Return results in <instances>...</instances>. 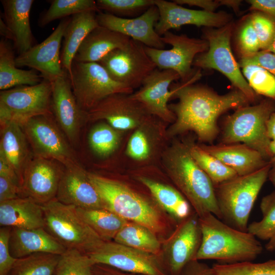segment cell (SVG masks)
<instances>
[{
	"label": "cell",
	"mask_w": 275,
	"mask_h": 275,
	"mask_svg": "<svg viewBox=\"0 0 275 275\" xmlns=\"http://www.w3.org/2000/svg\"><path fill=\"white\" fill-rule=\"evenodd\" d=\"M98 9L117 16H129L146 11L155 0H97Z\"/></svg>",
	"instance_id": "cell-44"
},
{
	"label": "cell",
	"mask_w": 275,
	"mask_h": 275,
	"mask_svg": "<svg viewBox=\"0 0 275 275\" xmlns=\"http://www.w3.org/2000/svg\"><path fill=\"white\" fill-rule=\"evenodd\" d=\"M241 68L243 75L256 94L275 100L274 76L255 65H247Z\"/></svg>",
	"instance_id": "cell-42"
},
{
	"label": "cell",
	"mask_w": 275,
	"mask_h": 275,
	"mask_svg": "<svg viewBox=\"0 0 275 275\" xmlns=\"http://www.w3.org/2000/svg\"><path fill=\"white\" fill-rule=\"evenodd\" d=\"M104 208L128 222L145 226L161 241L169 236L178 222L164 212L151 195H144L118 179L89 173Z\"/></svg>",
	"instance_id": "cell-2"
},
{
	"label": "cell",
	"mask_w": 275,
	"mask_h": 275,
	"mask_svg": "<svg viewBox=\"0 0 275 275\" xmlns=\"http://www.w3.org/2000/svg\"><path fill=\"white\" fill-rule=\"evenodd\" d=\"M134 179L147 188L159 206L178 223L194 211L175 186L143 175H135Z\"/></svg>",
	"instance_id": "cell-29"
},
{
	"label": "cell",
	"mask_w": 275,
	"mask_h": 275,
	"mask_svg": "<svg viewBox=\"0 0 275 275\" xmlns=\"http://www.w3.org/2000/svg\"><path fill=\"white\" fill-rule=\"evenodd\" d=\"M87 254L95 264L107 265L123 271L143 275H170L161 254L143 252L113 240L103 241Z\"/></svg>",
	"instance_id": "cell-12"
},
{
	"label": "cell",
	"mask_w": 275,
	"mask_h": 275,
	"mask_svg": "<svg viewBox=\"0 0 275 275\" xmlns=\"http://www.w3.org/2000/svg\"><path fill=\"white\" fill-rule=\"evenodd\" d=\"M232 30L231 22L219 28L207 29L205 32V39L208 43V49L195 58L193 65L220 72L245 95L250 102L254 101L256 94L243 75L231 50L230 39Z\"/></svg>",
	"instance_id": "cell-8"
},
{
	"label": "cell",
	"mask_w": 275,
	"mask_h": 275,
	"mask_svg": "<svg viewBox=\"0 0 275 275\" xmlns=\"http://www.w3.org/2000/svg\"><path fill=\"white\" fill-rule=\"evenodd\" d=\"M52 87L46 79L34 86H21L0 93V124L13 122L21 127L31 118L52 114Z\"/></svg>",
	"instance_id": "cell-9"
},
{
	"label": "cell",
	"mask_w": 275,
	"mask_h": 275,
	"mask_svg": "<svg viewBox=\"0 0 275 275\" xmlns=\"http://www.w3.org/2000/svg\"><path fill=\"white\" fill-rule=\"evenodd\" d=\"M49 8L43 11L38 19L40 27H44L52 21L69 17L74 15L88 12H98L96 1L93 0H53Z\"/></svg>",
	"instance_id": "cell-36"
},
{
	"label": "cell",
	"mask_w": 275,
	"mask_h": 275,
	"mask_svg": "<svg viewBox=\"0 0 275 275\" xmlns=\"http://www.w3.org/2000/svg\"><path fill=\"white\" fill-rule=\"evenodd\" d=\"M161 40L172 48L158 49L145 46L147 54L157 68L173 70L183 82H187L195 74L191 68L195 58L208 49L207 41L190 38L186 35H176L170 31L161 36Z\"/></svg>",
	"instance_id": "cell-14"
},
{
	"label": "cell",
	"mask_w": 275,
	"mask_h": 275,
	"mask_svg": "<svg viewBox=\"0 0 275 275\" xmlns=\"http://www.w3.org/2000/svg\"><path fill=\"white\" fill-rule=\"evenodd\" d=\"M50 82L53 115L68 141L75 145L79 142L82 124L88 122L87 112L78 104L68 73Z\"/></svg>",
	"instance_id": "cell-19"
},
{
	"label": "cell",
	"mask_w": 275,
	"mask_h": 275,
	"mask_svg": "<svg viewBox=\"0 0 275 275\" xmlns=\"http://www.w3.org/2000/svg\"><path fill=\"white\" fill-rule=\"evenodd\" d=\"M153 117L130 94H115L87 112L88 122L104 121L121 131L134 130Z\"/></svg>",
	"instance_id": "cell-17"
},
{
	"label": "cell",
	"mask_w": 275,
	"mask_h": 275,
	"mask_svg": "<svg viewBox=\"0 0 275 275\" xmlns=\"http://www.w3.org/2000/svg\"><path fill=\"white\" fill-rule=\"evenodd\" d=\"M0 225L25 229L44 228L42 205L26 197L1 202Z\"/></svg>",
	"instance_id": "cell-28"
},
{
	"label": "cell",
	"mask_w": 275,
	"mask_h": 275,
	"mask_svg": "<svg viewBox=\"0 0 275 275\" xmlns=\"http://www.w3.org/2000/svg\"><path fill=\"white\" fill-rule=\"evenodd\" d=\"M270 162L272 166L269 173L268 178L272 183L275 186V161Z\"/></svg>",
	"instance_id": "cell-58"
},
{
	"label": "cell",
	"mask_w": 275,
	"mask_h": 275,
	"mask_svg": "<svg viewBox=\"0 0 275 275\" xmlns=\"http://www.w3.org/2000/svg\"><path fill=\"white\" fill-rule=\"evenodd\" d=\"M269 148L270 154L272 156V158L269 161H275V140L270 141Z\"/></svg>",
	"instance_id": "cell-60"
},
{
	"label": "cell",
	"mask_w": 275,
	"mask_h": 275,
	"mask_svg": "<svg viewBox=\"0 0 275 275\" xmlns=\"http://www.w3.org/2000/svg\"><path fill=\"white\" fill-rule=\"evenodd\" d=\"M174 3L180 5H187L190 6H196L208 12H214V10L221 6L220 0H174Z\"/></svg>",
	"instance_id": "cell-51"
},
{
	"label": "cell",
	"mask_w": 275,
	"mask_h": 275,
	"mask_svg": "<svg viewBox=\"0 0 275 275\" xmlns=\"http://www.w3.org/2000/svg\"><path fill=\"white\" fill-rule=\"evenodd\" d=\"M181 275H216L212 267L196 259L189 262Z\"/></svg>",
	"instance_id": "cell-50"
},
{
	"label": "cell",
	"mask_w": 275,
	"mask_h": 275,
	"mask_svg": "<svg viewBox=\"0 0 275 275\" xmlns=\"http://www.w3.org/2000/svg\"><path fill=\"white\" fill-rule=\"evenodd\" d=\"M65 169L60 162L33 156L26 164L20 181V197L43 205L56 198Z\"/></svg>",
	"instance_id": "cell-16"
},
{
	"label": "cell",
	"mask_w": 275,
	"mask_h": 275,
	"mask_svg": "<svg viewBox=\"0 0 275 275\" xmlns=\"http://www.w3.org/2000/svg\"><path fill=\"white\" fill-rule=\"evenodd\" d=\"M113 241L143 252L160 255L161 240L145 226L128 222Z\"/></svg>",
	"instance_id": "cell-35"
},
{
	"label": "cell",
	"mask_w": 275,
	"mask_h": 275,
	"mask_svg": "<svg viewBox=\"0 0 275 275\" xmlns=\"http://www.w3.org/2000/svg\"><path fill=\"white\" fill-rule=\"evenodd\" d=\"M56 198L77 208H105L89 173L79 163L65 167Z\"/></svg>",
	"instance_id": "cell-23"
},
{
	"label": "cell",
	"mask_w": 275,
	"mask_h": 275,
	"mask_svg": "<svg viewBox=\"0 0 275 275\" xmlns=\"http://www.w3.org/2000/svg\"><path fill=\"white\" fill-rule=\"evenodd\" d=\"M188 146L191 156L209 177L214 186L238 176L233 170L209 154L200 146L188 144Z\"/></svg>",
	"instance_id": "cell-38"
},
{
	"label": "cell",
	"mask_w": 275,
	"mask_h": 275,
	"mask_svg": "<svg viewBox=\"0 0 275 275\" xmlns=\"http://www.w3.org/2000/svg\"><path fill=\"white\" fill-rule=\"evenodd\" d=\"M266 50L275 53V36L271 45Z\"/></svg>",
	"instance_id": "cell-61"
},
{
	"label": "cell",
	"mask_w": 275,
	"mask_h": 275,
	"mask_svg": "<svg viewBox=\"0 0 275 275\" xmlns=\"http://www.w3.org/2000/svg\"><path fill=\"white\" fill-rule=\"evenodd\" d=\"M94 267L103 275H143L123 271L105 265L95 264Z\"/></svg>",
	"instance_id": "cell-54"
},
{
	"label": "cell",
	"mask_w": 275,
	"mask_h": 275,
	"mask_svg": "<svg viewBox=\"0 0 275 275\" xmlns=\"http://www.w3.org/2000/svg\"><path fill=\"white\" fill-rule=\"evenodd\" d=\"M0 34L3 37V39L11 40L13 41L12 34L5 21L2 18L0 19Z\"/></svg>",
	"instance_id": "cell-56"
},
{
	"label": "cell",
	"mask_w": 275,
	"mask_h": 275,
	"mask_svg": "<svg viewBox=\"0 0 275 275\" xmlns=\"http://www.w3.org/2000/svg\"><path fill=\"white\" fill-rule=\"evenodd\" d=\"M19 197H21L19 184L11 179L0 176V203Z\"/></svg>",
	"instance_id": "cell-49"
},
{
	"label": "cell",
	"mask_w": 275,
	"mask_h": 275,
	"mask_svg": "<svg viewBox=\"0 0 275 275\" xmlns=\"http://www.w3.org/2000/svg\"><path fill=\"white\" fill-rule=\"evenodd\" d=\"M97 12L88 11L73 15L64 35L61 51V61L63 69L71 77L74 58L88 35L99 25Z\"/></svg>",
	"instance_id": "cell-32"
},
{
	"label": "cell",
	"mask_w": 275,
	"mask_h": 275,
	"mask_svg": "<svg viewBox=\"0 0 275 275\" xmlns=\"http://www.w3.org/2000/svg\"><path fill=\"white\" fill-rule=\"evenodd\" d=\"M250 8L258 10L275 18V0H249Z\"/></svg>",
	"instance_id": "cell-52"
},
{
	"label": "cell",
	"mask_w": 275,
	"mask_h": 275,
	"mask_svg": "<svg viewBox=\"0 0 275 275\" xmlns=\"http://www.w3.org/2000/svg\"><path fill=\"white\" fill-rule=\"evenodd\" d=\"M9 249L11 255L16 259L37 253L61 255L67 249L45 228H11Z\"/></svg>",
	"instance_id": "cell-24"
},
{
	"label": "cell",
	"mask_w": 275,
	"mask_h": 275,
	"mask_svg": "<svg viewBox=\"0 0 275 275\" xmlns=\"http://www.w3.org/2000/svg\"><path fill=\"white\" fill-rule=\"evenodd\" d=\"M11 228L1 227L0 229V275H8L17 259L11 254L9 239Z\"/></svg>",
	"instance_id": "cell-47"
},
{
	"label": "cell",
	"mask_w": 275,
	"mask_h": 275,
	"mask_svg": "<svg viewBox=\"0 0 275 275\" xmlns=\"http://www.w3.org/2000/svg\"><path fill=\"white\" fill-rule=\"evenodd\" d=\"M130 39L121 33L99 25L84 39L73 61L98 62L112 50L124 46Z\"/></svg>",
	"instance_id": "cell-30"
},
{
	"label": "cell",
	"mask_w": 275,
	"mask_h": 275,
	"mask_svg": "<svg viewBox=\"0 0 275 275\" xmlns=\"http://www.w3.org/2000/svg\"><path fill=\"white\" fill-rule=\"evenodd\" d=\"M0 154L13 166L20 182L24 169L34 154L18 124L10 122L1 124Z\"/></svg>",
	"instance_id": "cell-31"
},
{
	"label": "cell",
	"mask_w": 275,
	"mask_h": 275,
	"mask_svg": "<svg viewBox=\"0 0 275 275\" xmlns=\"http://www.w3.org/2000/svg\"><path fill=\"white\" fill-rule=\"evenodd\" d=\"M275 111L272 100H264L258 104L236 109L227 119L222 141L224 144L243 143L257 150L267 160L272 158L269 151L266 124Z\"/></svg>",
	"instance_id": "cell-7"
},
{
	"label": "cell",
	"mask_w": 275,
	"mask_h": 275,
	"mask_svg": "<svg viewBox=\"0 0 275 275\" xmlns=\"http://www.w3.org/2000/svg\"><path fill=\"white\" fill-rule=\"evenodd\" d=\"M70 19L69 17L62 19L53 32L43 42L17 56L16 66L31 68L39 72L43 79L50 81L67 73L61 64L60 48Z\"/></svg>",
	"instance_id": "cell-18"
},
{
	"label": "cell",
	"mask_w": 275,
	"mask_h": 275,
	"mask_svg": "<svg viewBox=\"0 0 275 275\" xmlns=\"http://www.w3.org/2000/svg\"><path fill=\"white\" fill-rule=\"evenodd\" d=\"M201 76L197 71L193 77L172 89L173 96L179 101L169 105L175 116V120L167 129V138L187 131H193L201 142H210L216 136L218 117L232 108L248 105L249 100L238 90L218 95L210 89L192 84Z\"/></svg>",
	"instance_id": "cell-1"
},
{
	"label": "cell",
	"mask_w": 275,
	"mask_h": 275,
	"mask_svg": "<svg viewBox=\"0 0 275 275\" xmlns=\"http://www.w3.org/2000/svg\"><path fill=\"white\" fill-rule=\"evenodd\" d=\"M60 255L37 253L17 259L8 275H54Z\"/></svg>",
	"instance_id": "cell-37"
},
{
	"label": "cell",
	"mask_w": 275,
	"mask_h": 275,
	"mask_svg": "<svg viewBox=\"0 0 275 275\" xmlns=\"http://www.w3.org/2000/svg\"><path fill=\"white\" fill-rule=\"evenodd\" d=\"M241 2L237 0H220L221 5L232 8L235 11L238 10Z\"/></svg>",
	"instance_id": "cell-57"
},
{
	"label": "cell",
	"mask_w": 275,
	"mask_h": 275,
	"mask_svg": "<svg viewBox=\"0 0 275 275\" xmlns=\"http://www.w3.org/2000/svg\"><path fill=\"white\" fill-rule=\"evenodd\" d=\"M93 275H103V274L98 270H97L94 266Z\"/></svg>",
	"instance_id": "cell-62"
},
{
	"label": "cell",
	"mask_w": 275,
	"mask_h": 275,
	"mask_svg": "<svg viewBox=\"0 0 275 275\" xmlns=\"http://www.w3.org/2000/svg\"><path fill=\"white\" fill-rule=\"evenodd\" d=\"M212 267L216 275H275V259L262 263H218Z\"/></svg>",
	"instance_id": "cell-43"
},
{
	"label": "cell",
	"mask_w": 275,
	"mask_h": 275,
	"mask_svg": "<svg viewBox=\"0 0 275 275\" xmlns=\"http://www.w3.org/2000/svg\"><path fill=\"white\" fill-rule=\"evenodd\" d=\"M251 19L261 50H267L275 36V18L259 12L253 14Z\"/></svg>",
	"instance_id": "cell-45"
},
{
	"label": "cell",
	"mask_w": 275,
	"mask_h": 275,
	"mask_svg": "<svg viewBox=\"0 0 275 275\" xmlns=\"http://www.w3.org/2000/svg\"><path fill=\"white\" fill-rule=\"evenodd\" d=\"M265 249L269 252L275 251V235L268 240L265 245Z\"/></svg>",
	"instance_id": "cell-59"
},
{
	"label": "cell",
	"mask_w": 275,
	"mask_h": 275,
	"mask_svg": "<svg viewBox=\"0 0 275 275\" xmlns=\"http://www.w3.org/2000/svg\"><path fill=\"white\" fill-rule=\"evenodd\" d=\"M4 21L13 37L14 48L19 54L31 48L34 44L30 16L33 0H2Z\"/></svg>",
	"instance_id": "cell-27"
},
{
	"label": "cell",
	"mask_w": 275,
	"mask_h": 275,
	"mask_svg": "<svg viewBox=\"0 0 275 275\" xmlns=\"http://www.w3.org/2000/svg\"><path fill=\"white\" fill-rule=\"evenodd\" d=\"M42 205L45 229L66 249L87 254L103 242L79 215L75 206L56 198Z\"/></svg>",
	"instance_id": "cell-6"
},
{
	"label": "cell",
	"mask_w": 275,
	"mask_h": 275,
	"mask_svg": "<svg viewBox=\"0 0 275 275\" xmlns=\"http://www.w3.org/2000/svg\"><path fill=\"white\" fill-rule=\"evenodd\" d=\"M76 209L81 217L103 241L113 240L128 222L106 208Z\"/></svg>",
	"instance_id": "cell-34"
},
{
	"label": "cell",
	"mask_w": 275,
	"mask_h": 275,
	"mask_svg": "<svg viewBox=\"0 0 275 275\" xmlns=\"http://www.w3.org/2000/svg\"><path fill=\"white\" fill-rule=\"evenodd\" d=\"M202 241L195 259L221 264L252 262L262 253L261 242L251 233L236 229L211 213L199 217Z\"/></svg>",
	"instance_id": "cell-4"
},
{
	"label": "cell",
	"mask_w": 275,
	"mask_h": 275,
	"mask_svg": "<svg viewBox=\"0 0 275 275\" xmlns=\"http://www.w3.org/2000/svg\"><path fill=\"white\" fill-rule=\"evenodd\" d=\"M122 132L104 121L99 122L89 133L90 147L97 156L108 157L118 148L122 139Z\"/></svg>",
	"instance_id": "cell-39"
},
{
	"label": "cell",
	"mask_w": 275,
	"mask_h": 275,
	"mask_svg": "<svg viewBox=\"0 0 275 275\" xmlns=\"http://www.w3.org/2000/svg\"><path fill=\"white\" fill-rule=\"evenodd\" d=\"M179 74L172 70L156 68L144 80L140 88L130 94L152 115L163 122L173 123L175 116L169 107V99L174 91L169 90L171 84L180 79Z\"/></svg>",
	"instance_id": "cell-20"
},
{
	"label": "cell",
	"mask_w": 275,
	"mask_h": 275,
	"mask_svg": "<svg viewBox=\"0 0 275 275\" xmlns=\"http://www.w3.org/2000/svg\"><path fill=\"white\" fill-rule=\"evenodd\" d=\"M0 176L11 179L20 185L19 179L15 169L1 154H0Z\"/></svg>",
	"instance_id": "cell-53"
},
{
	"label": "cell",
	"mask_w": 275,
	"mask_h": 275,
	"mask_svg": "<svg viewBox=\"0 0 275 275\" xmlns=\"http://www.w3.org/2000/svg\"><path fill=\"white\" fill-rule=\"evenodd\" d=\"M43 79L34 69L23 70L16 65L10 44L2 38L0 41V89L8 90L21 86H34Z\"/></svg>",
	"instance_id": "cell-33"
},
{
	"label": "cell",
	"mask_w": 275,
	"mask_h": 275,
	"mask_svg": "<svg viewBox=\"0 0 275 275\" xmlns=\"http://www.w3.org/2000/svg\"><path fill=\"white\" fill-rule=\"evenodd\" d=\"M22 128L34 155L55 160L65 167L78 163L53 114L34 117Z\"/></svg>",
	"instance_id": "cell-11"
},
{
	"label": "cell",
	"mask_w": 275,
	"mask_h": 275,
	"mask_svg": "<svg viewBox=\"0 0 275 275\" xmlns=\"http://www.w3.org/2000/svg\"><path fill=\"white\" fill-rule=\"evenodd\" d=\"M267 135L271 141L275 140V111L270 116L266 124Z\"/></svg>",
	"instance_id": "cell-55"
},
{
	"label": "cell",
	"mask_w": 275,
	"mask_h": 275,
	"mask_svg": "<svg viewBox=\"0 0 275 275\" xmlns=\"http://www.w3.org/2000/svg\"><path fill=\"white\" fill-rule=\"evenodd\" d=\"M95 265L86 253L67 249L60 255L54 275H93Z\"/></svg>",
	"instance_id": "cell-40"
},
{
	"label": "cell",
	"mask_w": 275,
	"mask_h": 275,
	"mask_svg": "<svg viewBox=\"0 0 275 275\" xmlns=\"http://www.w3.org/2000/svg\"><path fill=\"white\" fill-rule=\"evenodd\" d=\"M163 122L156 117L134 130L127 144L126 153L138 161H146L158 152L164 139L167 138Z\"/></svg>",
	"instance_id": "cell-26"
},
{
	"label": "cell",
	"mask_w": 275,
	"mask_h": 275,
	"mask_svg": "<svg viewBox=\"0 0 275 275\" xmlns=\"http://www.w3.org/2000/svg\"><path fill=\"white\" fill-rule=\"evenodd\" d=\"M159 18V11L155 5L133 18H123L100 11L97 13L99 25L125 35L146 46L163 49L165 44L155 30Z\"/></svg>",
	"instance_id": "cell-21"
},
{
	"label": "cell",
	"mask_w": 275,
	"mask_h": 275,
	"mask_svg": "<svg viewBox=\"0 0 275 275\" xmlns=\"http://www.w3.org/2000/svg\"><path fill=\"white\" fill-rule=\"evenodd\" d=\"M201 241L199 217L194 211L161 241V255L170 275L181 274L186 265L195 259Z\"/></svg>",
	"instance_id": "cell-15"
},
{
	"label": "cell",
	"mask_w": 275,
	"mask_h": 275,
	"mask_svg": "<svg viewBox=\"0 0 275 275\" xmlns=\"http://www.w3.org/2000/svg\"><path fill=\"white\" fill-rule=\"evenodd\" d=\"M237 44L241 58L251 57L261 49L251 17L240 28L237 36Z\"/></svg>",
	"instance_id": "cell-46"
},
{
	"label": "cell",
	"mask_w": 275,
	"mask_h": 275,
	"mask_svg": "<svg viewBox=\"0 0 275 275\" xmlns=\"http://www.w3.org/2000/svg\"><path fill=\"white\" fill-rule=\"evenodd\" d=\"M200 146L233 170L239 176L251 173L269 162L260 153L245 144Z\"/></svg>",
	"instance_id": "cell-25"
},
{
	"label": "cell",
	"mask_w": 275,
	"mask_h": 275,
	"mask_svg": "<svg viewBox=\"0 0 275 275\" xmlns=\"http://www.w3.org/2000/svg\"><path fill=\"white\" fill-rule=\"evenodd\" d=\"M260 207L262 219L249 224L247 231L256 238L269 240L275 235V191L263 198Z\"/></svg>",
	"instance_id": "cell-41"
},
{
	"label": "cell",
	"mask_w": 275,
	"mask_h": 275,
	"mask_svg": "<svg viewBox=\"0 0 275 275\" xmlns=\"http://www.w3.org/2000/svg\"><path fill=\"white\" fill-rule=\"evenodd\" d=\"M71 73L73 93L79 107L87 112L108 96L133 93V89L114 80L97 62L73 61Z\"/></svg>",
	"instance_id": "cell-10"
},
{
	"label": "cell",
	"mask_w": 275,
	"mask_h": 275,
	"mask_svg": "<svg viewBox=\"0 0 275 275\" xmlns=\"http://www.w3.org/2000/svg\"><path fill=\"white\" fill-rule=\"evenodd\" d=\"M155 5L159 13L155 30L161 37L170 30L178 29L184 25L219 28L230 22L231 16L223 12L190 9L174 2L164 0H155Z\"/></svg>",
	"instance_id": "cell-22"
},
{
	"label": "cell",
	"mask_w": 275,
	"mask_h": 275,
	"mask_svg": "<svg viewBox=\"0 0 275 275\" xmlns=\"http://www.w3.org/2000/svg\"><path fill=\"white\" fill-rule=\"evenodd\" d=\"M161 157L168 177L198 217L211 213L221 219L214 185L191 156L188 144L175 142Z\"/></svg>",
	"instance_id": "cell-3"
},
{
	"label": "cell",
	"mask_w": 275,
	"mask_h": 275,
	"mask_svg": "<svg viewBox=\"0 0 275 275\" xmlns=\"http://www.w3.org/2000/svg\"><path fill=\"white\" fill-rule=\"evenodd\" d=\"M241 67L247 65L261 67L275 76V53L267 50H261L254 55L241 58L238 63Z\"/></svg>",
	"instance_id": "cell-48"
},
{
	"label": "cell",
	"mask_w": 275,
	"mask_h": 275,
	"mask_svg": "<svg viewBox=\"0 0 275 275\" xmlns=\"http://www.w3.org/2000/svg\"><path fill=\"white\" fill-rule=\"evenodd\" d=\"M271 168L269 161L251 173L238 175L214 186L222 221L236 229L247 232L250 213Z\"/></svg>",
	"instance_id": "cell-5"
},
{
	"label": "cell",
	"mask_w": 275,
	"mask_h": 275,
	"mask_svg": "<svg viewBox=\"0 0 275 275\" xmlns=\"http://www.w3.org/2000/svg\"><path fill=\"white\" fill-rule=\"evenodd\" d=\"M115 81L133 89L140 87L156 66L147 54L145 45L130 39L98 62Z\"/></svg>",
	"instance_id": "cell-13"
}]
</instances>
